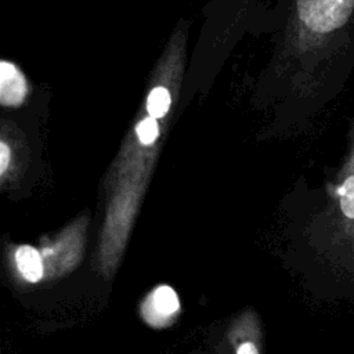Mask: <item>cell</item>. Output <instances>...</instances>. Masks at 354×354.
<instances>
[{"instance_id": "cell-4", "label": "cell", "mask_w": 354, "mask_h": 354, "mask_svg": "<svg viewBox=\"0 0 354 354\" xmlns=\"http://www.w3.org/2000/svg\"><path fill=\"white\" fill-rule=\"evenodd\" d=\"M15 263L28 282H37L43 277V260L33 246H21L15 253Z\"/></svg>"}, {"instance_id": "cell-5", "label": "cell", "mask_w": 354, "mask_h": 354, "mask_svg": "<svg viewBox=\"0 0 354 354\" xmlns=\"http://www.w3.org/2000/svg\"><path fill=\"white\" fill-rule=\"evenodd\" d=\"M170 102L171 98L167 88L163 86H158L151 90L147 98V112L155 119L163 118L170 108Z\"/></svg>"}, {"instance_id": "cell-3", "label": "cell", "mask_w": 354, "mask_h": 354, "mask_svg": "<svg viewBox=\"0 0 354 354\" xmlns=\"http://www.w3.org/2000/svg\"><path fill=\"white\" fill-rule=\"evenodd\" d=\"M180 303L177 295L170 286H159L152 292L145 306V317L153 325H162L178 311Z\"/></svg>"}, {"instance_id": "cell-8", "label": "cell", "mask_w": 354, "mask_h": 354, "mask_svg": "<svg viewBox=\"0 0 354 354\" xmlns=\"http://www.w3.org/2000/svg\"><path fill=\"white\" fill-rule=\"evenodd\" d=\"M236 354H259L257 347L252 342H245L236 348Z\"/></svg>"}, {"instance_id": "cell-6", "label": "cell", "mask_w": 354, "mask_h": 354, "mask_svg": "<svg viewBox=\"0 0 354 354\" xmlns=\"http://www.w3.org/2000/svg\"><path fill=\"white\" fill-rule=\"evenodd\" d=\"M136 133H137V137H138L141 144H144V145L153 144L155 140L158 138V134H159V126H158L156 119L152 118V116H148V118L142 119L137 124Z\"/></svg>"}, {"instance_id": "cell-1", "label": "cell", "mask_w": 354, "mask_h": 354, "mask_svg": "<svg viewBox=\"0 0 354 354\" xmlns=\"http://www.w3.org/2000/svg\"><path fill=\"white\" fill-rule=\"evenodd\" d=\"M297 51L311 64L308 94H340L354 72V0H295Z\"/></svg>"}, {"instance_id": "cell-7", "label": "cell", "mask_w": 354, "mask_h": 354, "mask_svg": "<svg viewBox=\"0 0 354 354\" xmlns=\"http://www.w3.org/2000/svg\"><path fill=\"white\" fill-rule=\"evenodd\" d=\"M10 158H11L10 148H8L7 142L3 140V141L0 142V174H1V177H4L6 173H7V170H8Z\"/></svg>"}, {"instance_id": "cell-2", "label": "cell", "mask_w": 354, "mask_h": 354, "mask_svg": "<svg viewBox=\"0 0 354 354\" xmlns=\"http://www.w3.org/2000/svg\"><path fill=\"white\" fill-rule=\"evenodd\" d=\"M28 94L26 79L11 62H0V101L4 106L21 105Z\"/></svg>"}]
</instances>
